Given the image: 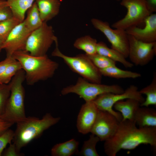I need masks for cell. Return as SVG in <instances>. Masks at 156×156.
<instances>
[{
    "label": "cell",
    "mask_w": 156,
    "mask_h": 156,
    "mask_svg": "<svg viewBox=\"0 0 156 156\" xmlns=\"http://www.w3.org/2000/svg\"><path fill=\"white\" fill-rule=\"evenodd\" d=\"M128 38V57L133 64L143 66L148 64L153 59L156 54V42L149 43L143 42L129 35Z\"/></svg>",
    "instance_id": "8fae6325"
},
{
    "label": "cell",
    "mask_w": 156,
    "mask_h": 156,
    "mask_svg": "<svg viewBox=\"0 0 156 156\" xmlns=\"http://www.w3.org/2000/svg\"><path fill=\"white\" fill-rule=\"evenodd\" d=\"M21 23L18 20L13 16L7 20L0 21V39L4 42L12 30Z\"/></svg>",
    "instance_id": "83f0119b"
},
{
    "label": "cell",
    "mask_w": 156,
    "mask_h": 156,
    "mask_svg": "<svg viewBox=\"0 0 156 156\" xmlns=\"http://www.w3.org/2000/svg\"><path fill=\"white\" fill-rule=\"evenodd\" d=\"M2 155L4 156H23V153L18 151L16 147L13 143L9 144V147L5 150Z\"/></svg>",
    "instance_id": "d6a6232c"
},
{
    "label": "cell",
    "mask_w": 156,
    "mask_h": 156,
    "mask_svg": "<svg viewBox=\"0 0 156 156\" xmlns=\"http://www.w3.org/2000/svg\"><path fill=\"white\" fill-rule=\"evenodd\" d=\"M27 11V16L23 21L27 28L32 32L41 26L43 22L35 1Z\"/></svg>",
    "instance_id": "603a6c76"
},
{
    "label": "cell",
    "mask_w": 156,
    "mask_h": 156,
    "mask_svg": "<svg viewBox=\"0 0 156 156\" xmlns=\"http://www.w3.org/2000/svg\"><path fill=\"white\" fill-rule=\"evenodd\" d=\"M12 56L21 64L25 72V80L29 85L52 77L58 67L57 63L49 58L47 55L34 56L23 50L15 52Z\"/></svg>",
    "instance_id": "7a4b0ae2"
},
{
    "label": "cell",
    "mask_w": 156,
    "mask_h": 156,
    "mask_svg": "<svg viewBox=\"0 0 156 156\" xmlns=\"http://www.w3.org/2000/svg\"><path fill=\"white\" fill-rule=\"evenodd\" d=\"M22 69V67L20 62L14 59L8 66L3 73L0 77V83L8 84L17 72Z\"/></svg>",
    "instance_id": "4316f807"
},
{
    "label": "cell",
    "mask_w": 156,
    "mask_h": 156,
    "mask_svg": "<svg viewBox=\"0 0 156 156\" xmlns=\"http://www.w3.org/2000/svg\"><path fill=\"white\" fill-rule=\"evenodd\" d=\"M117 1H120L121 0H116Z\"/></svg>",
    "instance_id": "74e56055"
},
{
    "label": "cell",
    "mask_w": 156,
    "mask_h": 156,
    "mask_svg": "<svg viewBox=\"0 0 156 156\" xmlns=\"http://www.w3.org/2000/svg\"><path fill=\"white\" fill-rule=\"evenodd\" d=\"M14 131L10 129L0 136V156L2 155L3 150L7 145L11 143Z\"/></svg>",
    "instance_id": "4dcf8cb0"
},
{
    "label": "cell",
    "mask_w": 156,
    "mask_h": 156,
    "mask_svg": "<svg viewBox=\"0 0 156 156\" xmlns=\"http://www.w3.org/2000/svg\"><path fill=\"white\" fill-rule=\"evenodd\" d=\"M102 75L116 79H136L141 76L139 73L121 69L116 66L99 70Z\"/></svg>",
    "instance_id": "7402d4cb"
},
{
    "label": "cell",
    "mask_w": 156,
    "mask_h": 156,
    "mask_svg": "<svg viewBox=\"0 0 156 156\" xmlns=\"http://www.w3.org/2000/svg\"><path fill=\"white\" fill-rule=\"evenodd\" d=\"M13 124L5 121L0 117V136L9 129Z\"/></svg>",
    "instance_id": "e575fe53"
},
{
    "label": "cell",
    "mask_w": 156,
    "mask_h": 156,
    "mask_svg": "<svg viewBox=\"0 0 156 156\" xmlns=\"http://www.w3.org/2000/svg\"><path fill=\"white\" fill-rule=\"evenodd\" d=\"M128 99H133L138 101L140 103L145 98L141 94L136 86L131 85L121 94L106 93L101 95L92 101L99 110L107 111L113 114L119 121L122 119L121 114L113 109L114 105L116 102Z\"/></svg>",
    "instance_id": "9c48e42d"
},
{
    "label": "cell",
    "mask_w": 156,
    "mask_h": 156,
    "mask_svg": "<svg viewBox=\"0 0 156 156\" xmlns=\"http://www.w3.org/2000/svg\"><path fill=\"white\" fill-rule=\"evenodd\" d=\"M120 4L125 7L127 12L124 18L113 24L112 27L126 30L144 23L151 13L146 0H121Z\"/></svg>",
    "instance_id": "52a82bcc"
},
{
    "label": "cell",
    "mask_w": 156,
    "mask_h": 156,
    "mask_svg": "<svg viewBox=\"0 0 156 156\" xmlns=\"http://www.w3.org/2000/svg\"><path fill=\"white\" fill-rule=\"evenodd\" d=\"M97 53L107 57L116 62L121 64L125 67L131 68L133 64L127 60L125 57L118 51L112 48H109L103 42H98L96 47Z\"/></svg>",
    "instance_id": "d6986e66"
},
{
    "label": "cell",
    "mask_w": 156,
    "mask_h": 156,
    "mask_svg": "<svg viewBox=\"0 0 156 156\" xmlns=\"http://www.w3.org/2000/svg\"><path fill=\"white\" fill-rule=\"evenodd\" d=\"M100 141L97 136L91 133L89 139L84 141L81 151H78L76 154L82 156H99L96 146Z\"/></svg>",
    "instance_id": "484cf974"
},
{
    "label": "cell",
    "mask_w": 156,
    "mask_h": 156,
    "mask_svg": "<svg viewBox=\"0 0 156 156\" xmlns=\"http://www.w3.org/2000/svg\"><path fill=\"white\" fill-rule=\"evenodd\" d=\"M60 120V117H55L50 113H47L40 119L29 116L16 123L12 142L17 151L20 152L23 148L39 138L45 131L57 124Z\"/></svg>",
    "instance_id": "3957f363"
},
{
    "label": "cell",
    "mask_w": 156,
    "mask_h": 156,
    "mask_svg": "<svg viewBox=\"0 0 156 156\" xmlns=\"http://www.w3.org/2000/svg\"><path fill=\"white\" fill-rule=\"evenodd\" d=\"M149 9L151 13L156 11V0H146Z\"/></svg>",
    "instance_id": "d590c367"
},
{
    "label": "cell",
    "mask_w": 156,
    "mask_h": 156,
    "mask_svg": "<svg viewBox=\"0 0 156 156\" xmlns=\"http://www.w3.org/2000/svg\"><path fill=\"white\" fill-rule=\"evenodd\" d=\"M96 40L89 36H85L77 38L73 44L75 48L84 51L87 55H92L97 53Z\"/></svg>",
    "instance_id": "cb8c5ba5"
},
{
    "label": "cell",
    "mask_w": 156,
    "mask_h": 156,
    "mask_svg": "<svg viewBox=\"0 0 156 156\" xmlns=\"http://www.w3.org/2000/svg\"><path fill=\"white\" fill-rule=\"evenodd\" d=\"M36 0H7L13 16L21 22L24 20L25 14Z\"/></svg>",
    "instance_id": "44dd1931"
},
{
    "label": "cell",
    "mask_w": 156,
    "mask_h": 156,
    "mask_svg": "<svg viewBox=\"0 0 156 156\" xmlns=\"http://www.w3.org/2000/svg\"><path fill=\"white\" fill-rule=\"evenodd\" d=\"M104 151L108 156H116L121 149L132 150L142 144L156 148V127H137L134 121L120 122L117 130L104 141Z\"/></svg>",
    "instance_id": "6da1fadb"
},
{
    "label": "cell",
    "mask_w": 156,
    "mask_h": 156,
    "mask_svg": "<svg viewBox=\"0 0 156 156\" xmlns=\"http://www.w3.org/2000/svg\"><path fill=\"white\" fill-rule=\"evenodd\" d=\"M99 109L93 101L86 102L78 114L77 127L79 132L86 134L90 132L96 119Z\"/></svg>",
    "instance_id": "5bb4252c"
},
{
    "label": "cell",
    "mask_w": 156,
    "mask_h": 156,
    "mask_svg": "<svg viewBox=\"0 0 156 156\" xmlns=\"http://www.w3.org/2000/svg\"><path fill=\"white\" fill-rule=\"evenodd\" d=\"M140 104L137 100L128 99L125 101L121 100L116 102L113 107L121 114L122 120H128L134 121L135 114L140 107Z\"/></svg>",
    "instance_id": "e0dca14e"
},
{
    "label": "cell",
    "mask_w": 156,
    "mask_h": 156,
    "mask_svg": "<svg viewBox=\"0 0 156 156\" xmlns=\"http://www.w3.org/2000/svg\"><path fill=\"white\" fill-rule=\"evenodd\" d=\"M91 22L96 29L105 35L111 44V48L120 52L126 58L128 57L129 42L126 30L113 29L109 23L97 18H92Z\"/></svg>",
    "instance_id": "30bf717a"
},
{
    "label": "cell",
    "mask_w": 156,
    "mask_h": 156,
    "mask_svg": "<svg viewBox=\"0 0 156 156\" xmlns=\"http://www.w3.org/2000/svg\"><path fill=\"white\" fill-rule=\"evenodd\" d=\"M56 38L52 27L48 25L47 22H43L41 26L31 32L27 40L25 50L34 56L46 55Z\"/></svg>",
    "instance_id": "ba28073f"
},
{
    "label": "cell",
    "mask_w": 156,
    "mask_h": 156,
    "mask_svg": "<svg viewBox=\"0 0 156 156\" xmlns=\"http://www.w3.org/2000/svg\"><path fill=\"white\" fill-rule=\"evenodd\" d=\"M54 42L55 48L52 53L53 56L62 59L72 70L88 81L101 83L102 75L99 70L86 54H80L74 57L68 56L63 54L59 50L57 38Z\"/></svg>",
    "instance_id": "5b68a950"
},
{
    "label": "cell",
    "mask_w": 156,
    "mask_h": 156,
    "mask_svg": "<svg viewBox=\"0 0 156 156\" xmlns=\"http://www.w3.org/2000/svg\"><path fill=\"white\" fill-rule=\"evenodd\" d=\"M143 28L133 26L126 30L127 34L146 42H156V14H151L145 20Z\"/></svg>",
    "instance_id": "9a60e30c"
},
{
    "label": "cell",
    "mask_w": 156,
    "mask_h": 156,
    "mask_svg": "<svg viewBox=\"0 0 156 156\" xmlns=\"http://www.w3.org/2000/svg\"><path fill=\"white\" fill-rule=\"evenodd\" d=\"M25 80L24 70L18 71L9 83L10 93L4 112L0 117L6 121L14 124L25 119V90L23 83Z\"/></svg>",
    "instance_id": "277c9868"
},
{
    "label": "cell",
    "mask_w": 156,
    "mask_h": 156,
    "mask_svg": "<svg viewBox=\"0 0 156 156\" xmlns=\"http://www.w3.org/2000/svg\"><path fill=\"white\" fill-rule=\"evenodd\" d=\"M86 55L99 70L116 66V62L97 53L92 55Z\"/></svg>",
    "instance_id": "f1b7e54d"
},
{
    "label": "cell",
    "mask_w": 156,
    "mask_h": 156,
    "mask_svg": "<svg viewBox=\"0 0 156 156\" xmlns=\"http://www.w3.org/2000/svg\"><path fill=\"white\" fill-rule=\"evenodd\" d=\"M13 16L12 12L7 1L0 0V21L7 20Z\"/></svg>",
    "instance_id": "1f68e13d"
},
{
    "label": "cell",
    "mask_w": 156,
    "mask_h": 156,
    "mask_svg": "<svg viewBox=\"0 0 156 156\" xmlns=\"http://www.w3.org/2000/svg\"><path fill=\"white\" fill-rule=\"evenodd\" d=\"M3 42L0 39V51L3 49Z\"/></svg>",
    "instance_id": "8d00e7d4"
},
{
    "label": "cell",
    "mask_w": 156,
    "mask_h": 156,
    "mask_svg": "<svg viewBox=\"0 0 156 156\" xmlns=\"http://www.w3.org/2000/svg\"><path fill=\"white\" fill-rule=\"evenodd\" d=\"M31 32L26 27L23 21L16 25L3 43V49L5 51L6 56H12L16 51L25 50Z\"/></svg>",
    "instance_id": "4fadbf2b"
},
{
    "label": "cell",
    "mask_w": 156,
    "mask_h": 156,
    "mask_svg": "<svg viewBox=\"0 0 156 156\" xmlns=\"http://www.w3.org/2000/svg\"><path fill=\"white\" fill-rule=\"evenodd\" d=\"M120 121L113 114L99 109L90 133L97 136L101 141L111 138L118 128Z\"/></svg>",
    "instance_id": "7c38bea8"
},
{
    "label": "cell",
    "mask_w": 156,
    "mask_h": 156,
    "mask_svg": "<svg viewBox=\"0 0 156 156\" xmlns=\"http://www.w3.org/2000/svg\"><path fill=\"white\" fill-rule=\"evenodd\" d=\"M123 88L118 84L105 85L88 81L79 77L75 84L64 88L61 91L62 95L70 93L75 94L83 99L85 102L92 101L97 97L106 93L121 94Z\"/></svg>",
    "instance_id": "8992f818"
},
{
    "label": "cell",
    "mask_w": 156,
    "mask_h": 156,
    "mask_svg": "<svg viewBox=\"0 0 156 156\" xmlns=\"http://www.w3.org/2000/svg\"><path fill=\"white\" fill-rule=\"evenodd\" d=\"M142 94L146 95L144 101L140 104V106L148 107L150 105L156 106V74H154L151 83L148 85L139 90Z\"/></svg>",
    "instance_id": "d4e9b609"
},
{
    "label": "cell",
    "mask_w": 156,
    "mask_h": 156,
    "mask_svg": "<svg viewBox=\"0 0 156 156\" xmlns=\"http://www.w3.org/2000/svg\"></svg>",
    "instance_id": "f35d334b"
},
{
    "label": "cell",
    "mask_w": 156,
    "mask_h": 156,
    "mask_svg": "<svg viewBox=\"0 0 156 156\" xmlns=\"http://www.w3.org/2000/svg\"><path fill=\"white\" fill-rule=\"evenodd\" d=\"M10 93V84L0 83V115L3 113Z\"/></svg>",
    "instance_id": "f546056e"
},
{
    "label": "cell",
    "mask_w": 156,
    "mask_h": 156,
    "mask_svg": "<svg viewBox=\"0 0 156 156\" xmlns=\"http://www.w3.org/2000/svg\"><path fill=\"white\" fill-rule=\"evenodd\" d=\"M14 59L12 56H6L4 60L0 62V77L3 73L8 66Z\"/></svg>",
    "instance_id": "836d02e7"
},
{
    "label": "cell",
    "mask_w": 156,
    "mask_h": 156,
    "mask_svg": "<svg viewBox=\"0 0 156 156\" xmlns=\"http://www.w3.org/2000/svg\"><path fill=\"white\" fill-rule=\"evenodd\" d=\"M79 142L72 139L63 143L57 144L51 150L52 156H70L78 151Z\"/></svg>",
    "instance_id": "ffe728a7"
},
{
    "label": "cell",
    "mask_w": 156,
    "mask_h": 156,
    "mask_svg": "<svg viewBox=\"0 0 156 156\" xmlns=\"http://www.w3.org/2000/svg\"><path fill=\"white\" fill-rule=\"evenodd\" d=\"M43 22H47L58 14L61 5L60 0H36Z\"/></svg>",
    "instance_id": "2e32d148"
},
{
    "label": "cell",
    "mask_w": 156,
    "mask_h": 156,
    "mask_svg": "<svg viewBox=\"0 0 156 156\" xmlns=\"http://www.w3.org/2000/svg\"><path fill=\"white\" fill-rule=\"evenodd\" d=\"M140 107L135 114L134 121L139 127H156V110L152 108Z\"/></svg>",
    "instance_id": "ac0fdd59"
}]
</instances>
